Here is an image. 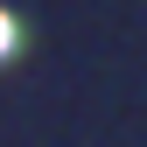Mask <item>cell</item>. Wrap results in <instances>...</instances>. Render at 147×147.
I'll return each mask as SVG.
<instances>
[{
    "label": "cell",
    "instance_id": "1",
    "mask_svg": "<svg viewBox=\"0 0 147 147\" xmlns=\"http://www.w3.org/2000/svg\"><path fill=\"white\" fill-rule=\"evenodd\" d=\"M7 42H14V21H7V14H0V56H7Z\"/></svg>",
    "mask_w": 147,
    "mask_h": 147
}]
</instances>
